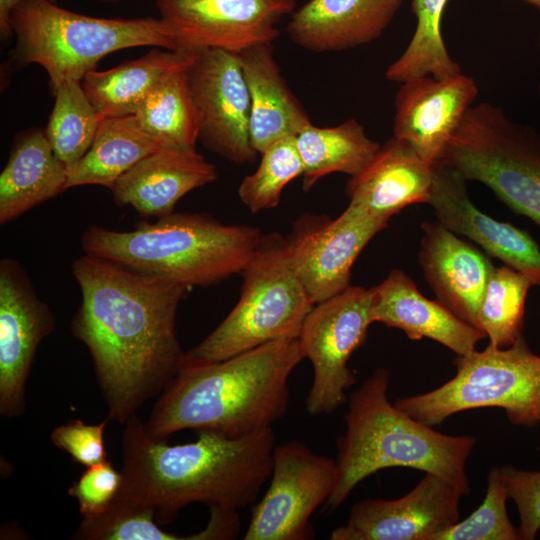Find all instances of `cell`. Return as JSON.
Returning a JSON list of instances; mask_svg holds the SVG:
<instances>
[{
    "label": "cell",
    "mask_w": 540,
    "mask_h": 540,
    "mask_svg": "<svg viewBox=\"0 0 540 540\" xmlns=\"http://www.w3.org/2000/svg\"><path fill=\"white\" fill-rule=\"evenodd\" d=\"M55 102L44 133L67 168L90 148L103 116L87 97L81 81L69 79L53 94Z\"/></svg>",
    "instance_id": "1f68e13d"
},
{
    "label": "cell",
    "mask_w": 540,
    "mask_h": 540,
    "mask_svg": "<svg viewBox=\"0 0 540 540\" xmlns=\"http://www.w3.org/2000/svg\"><path fill=\"white\" fill-rule=\"evenodd\" d=\"M388 224L348 204L336 218L306 214L293 225L286 245L292 266L314 304L350 286L352 266L369 241Z\"/></svg>",
    "instance_id": "4fadbf2b"
},
{
    "label": "cell",
    "mask_w": 540,
    "mask_h": 540,
    "mask_svg": "<svg viewBox=\"0 0 540 540\" xmlns=\"http://www.w3.org/2000/svg\"><path fill=\"white\" fill-rule=\"evenodd\" d=\"M447 3L448 0H412L415 31L401 56L387 68L385 76L389 81L402 83L423 76L440 79L461 73L459 64L445 46L441 32Z\"/></svg>",
    "instance_id": "4dcf8cb0"
},
{
    "label": "cell",
    "mask_w": 540,
    "mask_h": 540,
    "mask_svg": "<svg viewBox=\"0 0 540 540\" xmlns=\"http://www.w3.org/2000/svg\"><path fill=\"white\" fill-rule=\"evenodd\" d=\"M437 163L483 183L515 213L540 225V134L501 107L471 106Z\"/></svg>",
    "instance_id": "9c48e42d"
},
{
    "label": "cell",
    "mask_w": 540,
    "mask_h": 540,
    "mask_svg": "<svg viewBox=\"0 0 540 540\" xmlns=\"http://www.w3.org/2000/svg\"><path fill=\"white\" fill-rule=\"evenodd\" d=\"M419 262L437 300L477 327V312L494 269L490 258L438 221L424 222Z\"/></svg>",
    "instance_id": "ffe728a7"
},
{
    "label": "cell",
    "mask_w": 540,
    "mask_h": 540,
    "mask_svg": "<svg viewBox=\"0 0 540 540\" xmlns=\"http://www.w3.org/2000/svg\"><path fill=\"white\" fill-rule=\"evenodd\" d=\"M72 273L81 290L72 333L89 351L107 418L125 424L181 369L176 315L189 288L86 254Z\"/></svg>",
    "instance_id": "6da1fadb"
},
{
    "label": "cell",
    "mask_w": 540,
    "mask_h": 540,
    "mask_svg": "<svg viewBox=\"0 0 540 540\" xmlns=\"http://www.w3.org/2000/svg\"><path fill=\"white\" fill-rule=\"evenodd\" d=\"M303 359L293 339L218 362L182 366L145 426L159 438L185 429L242 437L272 427L287 412L288 380Z\"/></svg>",
    "instance_id": "3957f363"
},
{
    "label": "cell",
    "mask_w": 540,
    "mask_h": 540,
    "mask_svg": "<svg viewBox=\"0 0 540 540\" xmlns=\"http://www.w3.org/2000/svg\"><path fill=\"white\" fill-rule=\"evenodd\" d=\"M187 70L162 82L134 113L141 128L160 148L196 150L198 114Z\"/></svg>",
    "instance_id": "f1b7e54d"
},
{
    "label": "cell",
    "mask_w": 540,
    "mask_h": 540,
    "mask_svg": "<svg viewBox=\"0 0 540 540\" xmlns=\"http://www.w3.org/2000/svg\"><path fill=\"white\" fill-rule=\"evenodd\" d=\"M433 168L408 143L393 136L359 173L350 176L349 203L389 221L409 205L428 203Z\"/></svg>",
    "instance_id": "603a6c76"
},
{
    "label": "cell",
    "mask_w": 540,
    "mask_h": 540,
    "mask_svg": "<svg viewBox=\"0 0 540 540\" xmlns=\"http://www.w3.org/2000/svg\"><path fill=\"white\" fill-rule=\"evenodd\" d=\"M538 46L540 47V36H539V40H538ZM538 92H539V95H540V85L538 87Z\"/></svg>",
    "instance_id": "b9f144b4"
},
{
    "label": "cell",
    "mask_w": 540,
    "mask_h": 540,
    "mask_svg": "<svg viewBox=\"0 0 540 540\" xmlns=\"http://www.w3.org/2000/svg\"><path fill=\"white\" fill-rule=\"evenodd\" d=\"M196 53L156 47L140 58L111 69L87 73L82 87L103 117L134 115L141 103L167 78L188 68Z\"/></svg>",
    "instance_id": "484cf974"
},
{
    "label": "cell",
    "mask_w": 540,
    "mask_h": 540,
    "mask_svg": "<svg viewBox=\"0 0 540 540\" xmlns=\"http://www.w3.org/2000/svg\"><path fill=\"white\" fill-rule=\"evenodd\" d=\"M123 482L122 472L117 471L111 461L106 460L90 466L68 489L74 497L83 518L102 514L118 495Z\"/></svg>",
    "instance_id": "d590c367"
},
{
    "label": "cell",
    "mask_w": 540,
    "mask_h": 540,
    "mask_svg": "<svg viewBox=\"0 0 540 540\" xmlns=\"http://www.w3.org/2000/svg\"><path fill=\"white\" fill-rule=\"evenodd\" d=\"M15 35L13 58L38 64L48 74L52 94L66 80L82 81L107 55L122 49L155 46L176 50L161 18H99L49 0H24L10 14Z\"/></svg>",
    "instance_id": "8992f818"
},
{
    "label": "cell",
    "mask_w": 540,
    "mask_h": 540,
    "mask_svg": "<svg viewBox=\"0 0 540 540\" xmlns=\"http://www.w3.org/2000/svg\"><path fill=\"white\" fill-rule=\"evenodd\" d=\"M390 372L377 368L348 398L346 429L337 439V480L324 509L341 506L363 480L390 467L435 474L463 496L470 493L466 462L472 436L433 429L388 399Z\"/></svg>",
    "instance_id": "277c9868"
},
{
    "label": "cell",
    "mask_w": 540,
    "mask_h": 540,
    "mask_svg": "<svg viewBox=\"0 0 540 540\" xmlns=\"http://www.w3.org/2000/svg\"><path fill=\"white\" fill-rule=\"evenodd\" d=\"M403 0H309L291 13L286 31L297 46L338 52L379 38Z\"/></svg>",
    "instance_id": "7402d4cb"
},
{
    "label": "cell",
    "mask_w": 540,
    "mask_h": 540,
    "mask_svg": "<svg viewBox=\"0 0 540 540\" xmlns=\"http://www.w3.org/2000/svg\"><path fill=\"white\" fill-rule=\"evenodd\" d=\"M67 167L54 153L44 131L19 133L0 174V224L67 190Z\"/></svg>",
    "instance_id": "d4e9b609"
},
{
    "label": "cell",
    "mask_w": 540,
    "mask_h": 540,
    "mask_svg": "<svg viewBox=\"0 0 540 540\" xmlns=\"http://www.w3.org/2000/svg\"><path fill=\"white\" fill-rule=\"evenodd\" d=\"M295 143L303 163L304 191L331 173L356 175L381 147L355 119L333 127L311 122L295 136Z\"/></svg>",
    "instance_id": "83f0119b"
},
{
    "label": "cell",
    "mask_w": 540,
    "mask_h": 540,
    "mask_svg": "<svg viewBox=\"0 0 540 540\" xmlns=\"http://www.w3.org/2000/svg\"><path fill=\"white\" fill-rule=\"evenodd\" d=\"M96 1H99V2H102V3L114 4V3H118L121 0H96Z\"/></svg>",
    "instance_id": "60d3db41"
},
{
    "label": "cell",
    "mask_w": 540,
    "mask_h": 540,
    "mask_svg": "<svg viewBox=\"0 0 540 540\" xmlns=\"http://www.w3.org/2000/svg\"><path fill=\"white\" fill-rule=\"evenodd\" d=\"M508 491L501 467L487 476L483 502L467 518L438 534L435 540H522L507 513Z\"/></svg>",
    "instance_id": "e575fe53"
},
{
    "label": "cell",
    "mask_w": 540,
    "mask_h": 540,
    "mask_svg": "<svg viewBox=\"0 0 540 540\" xmlns=\"http://www.w3.org/2000/svg\"><path fill=\"white\" fill-rule=\"evenodd\" d=\"M371 291V319L402 330L411 340L432 339L456 355H467L486 335L441 302L423 296L399 269L392 270Z\"/></svg>",
    "instance_id": "d6986e66"
},
{
    "label": "cell",
    "mask_w": 540,
    "mask_h": 540,
    "mask_svg": "<svg viewBox=\"0 0 540 540\" xmlns=\"http://www.w3.org/2000/svg\"><path fill=\"white\" fill-rule=\"evenodd\" d=\"M262 233L228 225L203 213H171L129 231L93 225L84 230V253L137 274L190 288L241 274Z\"/></svg>",
    "instance_id": "5b68a950"
},
{
    "label": "cell",
    "mask_w": 540,
    "mask_h": 540,
    "mask_svg": "<svg viewBox=\"0 0 540 540\" xmlns=\"http://www.w3.org/2000/svg\"><path fill=\"white\" fill-rule=\"evenodd\" d=\"M477 95L476 82L462 72L402 82L395 96L393 136L434 165Z\"/></svg>",
    "instance_id": "e0dca14e"
},
{
    "label": "cell",
    "mask_w": 540,
    "mask_h": 540,
    "mask_svg": "<svg viewBox=\"0 0 540 540\" xmlns=\"http://www.w3.org/2000/svg\"><path fill=\"white\" fill-rule=\"evenodd\" d=\"M260 155L258 168L238 187L240 200L253 213L277 207L285 186L303 175L295 137L277 141Z\"/></svg>",
    "instance_id": "836d02e7"
},
{
    "label": "cell",
    "mask_w": 540,
    "mask_h": 540,
    "mask_svg": "<svg viewBox=\"0 0 540 540\" xmlns=\"http://www.w3.org/2000/svg\"><path fill=\"white\" fill-rule=\"evenodd\" d=\"M55 318L40 299L21 264L0 260V414L21 416L25 387L40 342L51 334Z\"/></svg>",
    "instance_id": "9a60e30c"
},
{
    "label": "cell",
    "mask_w": 540,
    "mask_h": 540,
    "mask_svg": "<svg viewBox=\"0 0 540 540\" xmlns=\"http://www.w3.org/2000/svg\"><path fill=\"white\" fill-rule=\"evenodd\" d=\"M527 4H530L540 12V0H521Z\"/></svg>",
    "instance_id": "ab89813d"
},
{
    "label": "cell",
    "mask_w": 540,
    "mask_h": 540,
    "mask_svg": "<svg viewBox=\"0 0 540 540\" xmlns=\"http://www.w3.org/2000/svg\"><path fill=\"white\" fill-rule=\"evenodd\" d=\"M176 50L197 53L219 49L238 55L253 46L273 43L277 24L296 0H155Z\"/></svg>",
    "instance_id": "7c38bea8"
},
{
    "label": "cell",
    "mask_w": 540,
    "mask_h": 540,
    "mask_svg": "<svg viewBox=\"0 0 540 540\" xmlns=\"http://www.w3.org/2000/svg\"><path fill=\"white\" fill-rule=\"evenodd\" d=\"M77 540H207L204 529L190 535L168 533L159 527L155 511L125 495L121 489L102 514L83 518Z\"/></svg>",
    "instance_id": "d6a6232c"
},
{
    "label": "cell",
    "mask_w": 540,
    "mask_h": 540,
    "mask_svg": "<svg viewBox=\"0 0 540 540\" xmlns=\"http://www.w3.org/2000/svg\"><path fill=\"white\" fill-rule=\"evenodd\" d=\"M336 480V460L295 440L275 445L270 484L252 508L244 539H313L311 516L328 502Z\"/></svg>",
    "instance_id": "8fae6325"
},
{
    "label": "cell",
    "mask_w": 540,
    "mask_h": 540,
    "mask_svg": "<svg viewBox=\"0 0 540 540\" xmlns=\"http://www.w3.org/2000/svg\"><path fill=\"white\" fill-rule=\"evenodd\" d=\"M463 495L441 477L425 473L418 484L397 499H365L355 503L347 522L331 540H435L460 519Z\"/></svg>",
    "instance_id": "2e32d148"
},
{
    "label": "cell",
    "mask_w": 540,
    "mask_h": 540,
    "mask_svg": "<svg viewBox=\"0 0 540 540\" xmlns=\"http://www.w3.org/2000/svg\"><path fill=\"white\" fill-rule=\"evenodd\" d=\"M509 499L515 503L522 540H532L540 530V471L501 467Z\"/></svg>",
    "instance_id": "74e56055"
},
{
    "label": "cell",
    "mask_w": 540,
    "mask_h": 540,
    "mask_svg": "<svg viewBox=\"0 0 540 540\" xmlns=\"http://www.w3.org/2000/svg\"><path fill=\"white\" fill-rule=\"evenodd\" d=\"M534 286H540V271L494 267L477 312V328L489 344L507 348L523 336L525 301Z\"/></svg>",
    "instance_id": "f546056e"
},
{
    "label": "cell",
    "mask_w": 540,
    "mask_h": 540,
    "mask_svg": "<svg viewBox=\"0 0 540 540\" xmlns=\"http://www.w3.org/2000/svg\"><path fill=\"white\" fill-rule=\"evenodd\" d=\"M274 447L272 427L242 437L199 430L195 441L169 445L136 414L122 433L121 491L152 508L160 524L192 503L238 511L270 478Z\"/></svg>",
    "instance_id": "7a4b0ae2"
},
{
    "label": "cell",
    "mask_w": 540,
    "mask_h": 540,
    "mask_svg": "<svg viewBox=\"0 0 540 540\" xmlns=\"http://www.w3.org/2000/svg\"><path fill=\"white\" fill-rule=\"evenodd\" d=\"M238 57L250 95L251 143L260 154L279 140L295 137L311 121L283 77L272 43L253 46Z\"/></svg>",
    "instance_id": "cb8c5ba5"
},
{
    "label": "cell",
    "mask_w": 540,
    "mask_h": 540,
    "mask_svg": "<svg viewBox=\"0 0 540 540\" xmlns=\"http://www.w3.org/2000/svg\"><path fill=\"white\" fill-rule=\"evenodd\" d=\"M455 375L431 391L397 399L394 404L430 426L477 408H501L517 426L540 423V356L521 336L507 348L491 344L454 359Z\"/></svg>",
    "instance_id": "ba28073f"
},
{
    "label": "cell",
    "mask_w": 540,
    "mask_h": 540,
    "mask_svg": "<svg viewBox=\"0 0 540 540\" xmlns=\"http://www.w3.org/2000/svg\"><path fill=\"white\" fill-rule=\"evenodd\" d=\"M372 323L370 289L351 285L315 304L305 318L297 340L303 358L313 366L305 399L311 416L330 414L347 401L346 391L356 381L348 362Z\"/></svg>",
    "instance_id": "30bf717a"
},
{
    "label": "cell",
    "mask_w": 540,
    "mask_h": 540,
    "mask_svg": "<svg viewBox=\"0 0 540 540\" xmlns=\"http://www.w3.org/2000/svg\"><path fill=\"white\" fill-rule=\"evenodd\" d=\"M216 166L197 150L160 148L123 174L110 190L115 203L161 218L192 190L214 182Z\"/></svg>",
    "instance_id": "44dd1931"
},
{
    "label": "cell",
    "mask_w": 540,
    "mask_h": 540,
    "mask_svg": "<svg viewBox=\"0 0 540 540\" xmlns=\"http://www.w3.org/2000/svg\"><path fill=\"white\" fill-rule=\"evenodd\" d=\"M428 203L437 221L449 231L478 244L486 254L518 270L540 271V247L529 232L497 221L470 200L466 179L454 169L434 164Z\"/></svg>",
    "instance_id": "ac0fdd59"
},
{
    "label": "cell",
    "mask_w": 540,
    "mask_h": 540,
    "mask_svg": "<svg viewBox=\"0 0 540 540\" xmlns=\"http://www.w3.org/2000/svg\"><path fill=\"white\" fill-rule=\"evenodd\" d=\"M187 74L202 145L235 164L254 162L259 153L251 143L250 95L238 55L199 51Z\"/></svg>",
    "instance_id": "5bb4252c"
},
{
    "label": "cell",
    "mask_w": 540,
    "mask_h": 540,
    "mask_svg": "<svg viewBox=\"0 0 540 540\" xmlns=\"http://www.w3.org/2000/svg\"><path fill=\"white\" fill-rule=\"evenodd\" d=\"M158 149L135 115L104 117L88 151L67 168L66 188L99 185L111 190L123 174Z\"/></svg>",
    "instance_id": "4316f807"
},
{
    "label": "cell",
    "mask_w": 540,
    "mask_h": 540,
    "mask_svg": "<svg viewBox=\"0 0 540 540\" xmlns=\"http://www.w3.org/2000/svg\"><path fill=\"white\" fill-rule=\"evenodd\" d=\"M225 319L185 352L182 366L218 362L278 340L297 339L315 305L298 278L279 233L262 235ZM181 366V367H182Z\"/></svg>",
    "instance_id": "52a82bcc"
},
{
    "label": "cell",
    "mask_w": 540,
    "mask_h": 540,
    "mask_svg": "<svg viewBox=\"0 0 540 540\" xmlns=\"http://www.w3.org/2000/svg\"><path fill=\"white\" fill-rule=\"evenodd\" d=\"M109 419L98 424H86L71 420L56 427L50 439L61 450L67 452L74 462L88 468L108 460L104 445V430Z\"/></svg>",
    "instance_id": "8d00e7d4"
},
{
    "label": "cell",
    "mask_w": 540,
    "mask_h": 540,
    "mask_svg": "<svg viewBox=\"0 0 540 540\" xmlns=\"http://www.w3.org/2000/svg\"><path fill=\"white\" fill-rule=\"evenodd\" d=\"M24 0H0V31L3 37H8L12 34L10 27V14L12 10ZM56 2V0H49Z\"/></svg>",
    "instance_id": "f35d334b"
}]
</instances>
